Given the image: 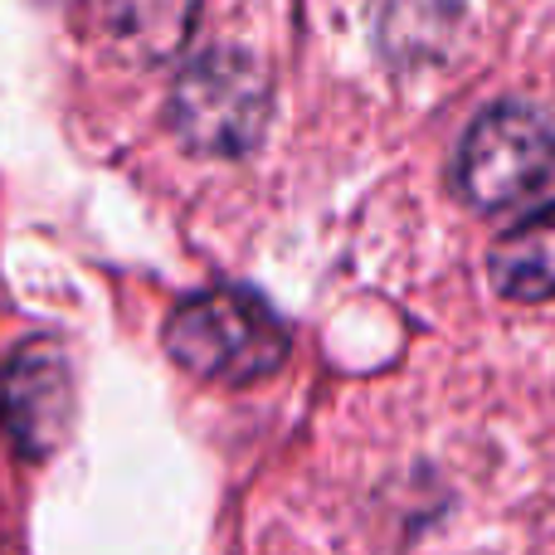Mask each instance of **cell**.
<instances>
[{
    "label": "cell",
    "instance_id": "6da1fadb",
    "mask_svg": "<svg viewBox=\"0 0 555 555\" xmlns=\"http://www.w3.org/2000/svg\"><path fill=\"white\" fill-rule=\"evenodd\" d=\"M166 351L191 375L249 385L283 365L287 332L273 307L249 287H205L171 312Z\"/></svg>",
    "mask_w": 555,
    "mask_h": 555
},
{
    "label": "cell",
    "instance_id": "7a4b0ae2",
    "mask_svg": "<svg viewBox=\"0 0 555 555\" xmlns=\"http://www.w3.org/2000/svg\"><path fill=\"white\" fill-rule=\"evenodd\" d=\"M171 132L201 156H240L269 122V78L240 49H210L191 59L171 83Z\"/></svg>",
    "mask_w": 555,
    "mask_h": 555
},
{
    "label": "cell",
    "instance_id": "3957f363",
    "mask_svg": "<svg viewBox=\"0 0 555 555\" xmlns=\"http://www.w3.org/2000/svg\"><path fill=\"white\" fill-rule=\"evenodd\" d=\"M555 171V127L537 107L498 103L468 127L453 162V181H459L463 201L498 210L537 185H546Z\"/></svg>",
    "mask_w": 555,
    "mask_h": 555
},
{
    "label": "cell",
    "instance_id": "277c9868",
    "mask_svg": "<svg viewBox=\"0 0 555 555\" xmlns=\"http://www.w3.org/2000/svg\"><path fill=\"white\" fill-rule=\"evenodd\" d=\"M74 420V375L59 341L35 336L15 346L0 371V424L25 459H49Z\"/></svg>",
    "mask_w": 555,
    "mask_h": 555
},
{
    "label": "cell",
    "instance_id": "5b68a950",
    "mask_svg": "<svg viewBox=\"0 0 555 555\" xmlns=\"http://www.w3.org/2000/svg\"><path fill=\"white\" fill-rule=\"evenodd\" d=\"M492 283L517 302L555 297V201L531 210L492 244Z\"/></svg>",
    "mask_w": 555,
    "mask_h": 555
},
{
    "label": "cell",
    "instance_id": "8992f818",
    "mask_svg": "<svg viewBox=\"0 0 555 555\" xmlns=\"http://www.w3.org/2000/svg\"><path fill=\"white\" fill-rule=\"evenodd\" d=\"M201 0H103V25L137 59H166L191 39Z\"/></svg>",
    "mask_w": 555,
    "mask_h": 555
}]
</instances>
